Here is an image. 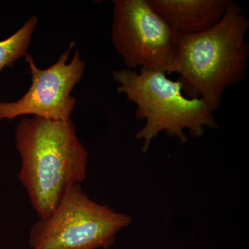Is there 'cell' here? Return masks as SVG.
Listing matches in <instances>:
<instances>
[{
  "instance_id": "1",
  "label": "cell",
  "mask_w": 249,
  "mask_h": 249,
  "mask_svg": "<svg viewBox=\"0 0 249 249\" xmlns=\"http://www.w3.org/2000/svg\"><path fill=\"white\" fill-rule=\"evenodd\" d=\"M249 27L243 10L231 1L220 20L211 29L175 35L173 60L165 73H178L185 96L202 100L217 111L226 89L241 83L247 75Z\"/></svg>"
},
{
  "instance_id": "2",
  "label": "cell",
  "mask_w": 249,
  "mask_h": 249,
  "mask_svg": "<svg viewBox=\"0 0 249 249\" xmlns=\"http://www.w3.org/2000/svg\"><path fill=\"white\" fill-rule=\"evenodd\" d=\"M15 138L22 160L18 178L39 219L47 217L72 186L86 179L89 154L71 119L24 118Z\"/></svg>"
},
{
  "instance_id": "3",
  "label": "cell",
  "mask_w": 249,
  "mask_h": 249,
  "mask_svg": "<svg viewBox=\"0 0 249 249\" xmlns=\"http://www.w3.org/2000/svg\"><path fill=\"white\" fill-rule=\"evenodd\" d=\"M112 77L119 84L118 92L137 106L136 117L145 121L136 135L143 142V152L160 132L185 144L186 129L191 137H201L206 127H218L214 111L202 100L185 96L181 83L168 79L164 71L142 68L138 73L124 69L113 71Z\"/></svg>"
},
{
  "instance_id": "4",
  "label": "cell",
  "mask_w": 249,
  "mask_h": 249,
  "mask_svg": "<svg viewBox=\"0 0 249 249\" xmlns=\"http://www.w3.org/2000/svg\"><path fill=\"white\" fill-rule=\"evenodd\" d=\"M131 221L128 214L91 200L76 184L52 213L33 226L29 243L32 249H107Z\"/></svg>"
},
{
  "instance_id": "5",
  "label": "cell",
  "mask_w": 249,
  "mask_h": 249,
  "mask_svg": "<svg viewBox=\"0 0 249 249\" xmlns=\"http://www.w3.org/2000/svg\"><path fill=\"white\" fill-rule=\"evenodd\" d=\"M111 36L128 70L164 71L175 52L176 36L149 0H114Z\"/></svg>"
},
{
  "instance_id": "6",
  "label": "cell",
  "mask_w": 249,
  "mask_h": 249,
  "mask_svg": "<svg viewBox=\"0 0 249 249\" xmlns=\"http://www.w3.org/2000/svg\"><path fill=\"white\" fill-rule=\"evenodd\" d=\"M70 42L58 60L49 68L36 66L30 54L24 56L31 75V85L25 94L14 102H0V121H12L24 115H34L53 121L71 119L76 98L71 92L84 75L85 63L76 49L71 62L67 63L75 47Z\"/></svg>"
},
{
  "instance_id": "7",
  "label": "cell",
  "mask_w": 249,
  "mask_h": 249,
  "mask_svg": "<svg viewBox=\"0 0 249 249\" xmlns=\"http://www.w3.org/2000/svg\"><path fill=\"white\" fill-rule=\"evenodd\" d=\"M175 35L204 32L222 18L231 0H149Z\"/></svg>"
},
{
  "instance_id": "8",
  "label": "cell",
  "mask_w": 249,
  "mask_h": 249,
  "mask_svg": "<svg viewBox=\"0 0 249 249\" xmlns=\"http://www.w3.org/2000/svg\"><path fill=\"white\" fill-rule=\"evenodd\" d=\"M37 23V16H33L14 35L0 41V72L4 67H12L27 55Z\"/></svg>"
}]
</instances>
